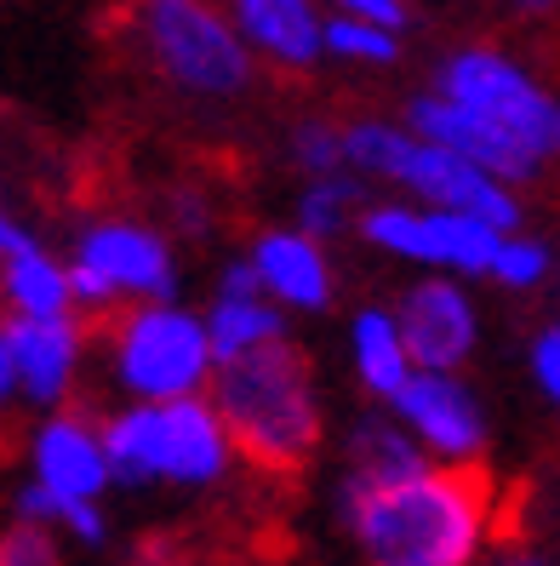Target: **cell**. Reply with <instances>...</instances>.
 Segmentation results:
<instances>
[{
	"label": "cell",
	"instance_id": "cell-34",
	"mask_svg": "<svg viewBox=\"0 0 560 566\" xmlns=\"http://www.w3.org/2000/svg\"><path fill=\"white\" fill-rule=\"evenodd\" d=\"M149 566H167V560H149Z\"/></svg>",
	"mask_w": 560,
	"mask_h": 566
},
{
	"label": "cell",
	"instance_id": "cell-23",
	"mask_svg": "<svg viewBox=\"0 0 560 566\" xmlns=\"http://www.w3.org/2000/svg\"><path fill=\"white\" fill-rule=\"evenodd\" d=\"M286 166L298 178H338L349 172V144H344V120L332 115H304L286 126Z\"/></svg>",
	"mask_w": 560,
	"mask_h": 566
},
{
	"label": "cell",
	"instance_id": "cell-15",
	"mask_svg": "<svg viewBox=\"0 0 560 566\" xmlns=\"http://www.w3.org/2000/svg\"><path fill=\"white\" fill-rule=\"evenodd\" d=\"M401 120L418 132V138H430V144H446V149H457L464 160L486 166L492 178H504V184H515V189L538 184V178L549 172V166H543L532 149H526V144H515L509 132H498L492 120L469 115L464 104H452V97H446V92H435V86H423L418 97H406Z\"/></svg>",
	"mask_w": 560,
	"mask_h": 566
},
{
	"label": "cell",
	"instance_id": "cell-10",
	"mask_svg": "<svg viewBox=\"0 0 560 566\" xmlns=\"http://www.w3.org/2000/svg\"><path fill=\"white\" fill-rule=\"evenodd\" d=\"M23 463H29V481L57 492L63 504H104L115 492V458H109L104 418H92L81 401L63 412H41L29 423Z\"/></svg>",
	"mask_w": 560,
	"mask_h": 566
},
{
	"label": "cell",
	"instance_id": "cell-3",
	"mask_svg": "<svg viewBox=\"0 0 560 566\" xmlns=\"http://www.w3.org/2000/svg\"><path fill=\"white\" fill-rule=\"evenodd\" d=\"M115 486L126 492H218L241 463V447L207 395L183 401H115L104 412Z\"/></svg>",
	"mask_w": 560,
	"mask_h": 566
},
{
	"label": "cell",
	"instance_id": "cell-14",
	"mask_svg": "<svg viewBox=\"0 0 560 566\" xmlns=\"http://www.w3.org/2000/svg\"><path fill=\"white\" fill-rule=\"evenodd\" d=\"M12 360H18V395L23 412H63L81 395V373L92 360V321L86 315H52V321H7Z\"/></svg>",
	"mask_w": 560,
	"mask_h": 566
},
{
	"label": "cell",
	"instance_id": "cell-6",
	"mask_svg": "<svg viewBox=\"0 0 560 566\" xmlns=\"http://www.w3.org/2000/svg\"><path fill=\"white\" fill-rule=\"evenodd\" d=\"M126 23L144 63L189 104H241L263 70L229 0H131Z\"/></svg>",
	"mask_w": 560,
	"mask_h": 566
},
{
	"label": "cell",
	"instance_id": "cell-21",
	"mask_svg": "<svg viewBox=\"0 0 560 566\" xmlns=\"http://www.w3.org/2000/svg\"><path fill=\"white\" fill-rule=\"evenodd\" d=\"M372 184L367 178H355V172H338V178H298V189H292V223L309 229L315 241H344L355 235V223L360 212H367V195Z\"/></svg>",
	"mask_w": 560,
	"mask_h": 566
},
{
	"label": "cell",
	"instance_id": "cell-22",
	"mask_svg": "<svg viewBox=\"0 0 560 566\" xmlns=\"http://www.w3.org/2000/svg\"><path fill=\"white\" fill-rule=\"evenodd\" d=\"M326 63H344V70H394L401 63V29L332 12L326 18Z\"/></svg>",
	"mask_w": 560,
	"mask_h": 566
},
{
	"label": "cell",
	"instance_id": "cell-12",
	"mask_svg": "<svg viewBox=\"0 0 560 566\" xmlns=\"http://www.w3.org/2000/svg\"><path fill=\"white\" fill-rule=\"evenodd\" d=\"M394 315L406 326L412 360L423 373H464L480 349V304L469 281L457 275H418L394 297Z\"/></svg>",
	"mask_w": 560,
	"mask_h": 566
},
{
	"label": "cell",
	"instance_id": "cell-17",
	"mask_svg": "<svg viewBox=\"0 0 560 566\" xmlns=\"http://www.w3.org/2000/svg\"><path fill=\"white\" fill-rule=\"evenodd\" d=\"M241 41L275 75H315L326 63V12L320 0H229Z\"/></svg>",
	"mask_w": 560,
	"mask_h": 566
},
{
	"label": "cell",
	"instance_id": "cell-29",
	"mask_svg": "<svg viewBox=\"0 0 560 566\" xmlns=\"http://www.w3.org/2000/svg\"><path fill=\"white\" fill-rule=\"evenodd\" d=\"M12 412H23V395H18V360H12V338H7V315H0V423Z\"/></svg>",
	"mask_w": 560,
	"mask_h": 566
},
{
	"label": "cell",
	"instance_id": "cell-8",
	"mask_svg": "<svg viewBox=\"0 0 560 566\" xmlns=\"http://www.w3.org/2000/svg\"><path fill=\"white\" fill-rule=\"evenodd\" d=\"M509 229L486 223L475 212L430 207L412 195H372L355 223V241L372 247L418 275H457V281H486Z\"/></svg>",
	"mask_w": 560,
	"mask_h": 566
},
{
	"label": "cell",
	"instance_id": "cell-18",
	"mask_svg": "<svg viewBox=\"0 0 560 566\" xmlns=\"http://www.w3.org/2000/svg\"><path fill=\"white\" fill-rule=\"evenodd\" d=\"M344 349H349V373H355L360 395H367L372 407H389L418 373L401 315H394V304H378V297H367V304L349 310Z\"/></svg>",
	"mask_w": 560,
	"mask_h": 566
},
{
	"label": "cell",
	"instance_id": "cell-28",
	"mask_svg": "<svg viewBox=\"0 0 560 566\" xmlns=\"http://www.w3.org/2000/svg\"><path fill=\"white\" fill-rule=\"evenodd\" d=\"M326 12H344V18H372V23H389V29H406L412 12L406 0H320Z\"/></svg>",
	"mask_w": 560,
	"mask_h": 566
},
{
	"label": "cell",
	"instance_id": "cell-2",
	"mask_svg": "<svg viewBox=\"0 0 560 566\" xmlns=\"http://www.w3.org/2000/svg\"><path fill=\"white\" fill-rule=\"evenodd\" d=\"M212 401L241 447V463H252L257 475H304L326 447L320 378L298 338L218 366Z\"/></svg>",
	"mask_w": 560,
	"mask_h": 566
},
{
	"label": "cell",
	"instance_id": "cell-9",
	"mask_svg": "<svg viewBox=\"0 0 560 566\" xmlns=\"http://www.w3.org/2000/svg\"><path fill=\"white\" fill-rule=\"evenodd\" d=\"M430 86L446 92L452 104H464L469 115L492 120L498 132H509L543 166L560 160V92L543 86L520 57H509L498 46H457L435 63Z\"/></svg>",
	"mask_w": 560,
	"mask_h": 566
},
{
	"label": "cell",
	"instance_id": "cell-30",
	"mask_svg": "<svg viewBox=\"0 0 560 566\" xmlns=\"http://www.w3.org/2000/svg\"><path fill=\"white\" fill-rule=\"evenodd\" d=\"M504 7H509L520 23H554V18H560V0H504Z\"/></svg>",
	"mask_w": 560,
	"mask_h": 566
},
{
	"label": "cell",
	"instance_id": "cell-26",
	"mask_svg": "<svg viewBox=\"0 0 560 566\" xmlns=\"http://www.w3.org/2000/svg\"><path fill=\"white\" fill-rule=\"evenodd\" d=\"M63 549H70V538L41 521L7 515V526H0V566H63Z\"/></svg>",
	"mask_w": 560,
	"mask_h": 566
},
{
	"label": "cell",
	"instance_id": "cell-7",
	"mask_svg": "<svg viewBox=\"0 0 560 566\" xmlns=\"http://www.w3.org/2000/svg\"><path fill=\"white\" fill-rule=\"evenodd\" d=\"M63 258H70L75 304L86 321H104L126 304H149V297H178V241L160 218L92 212L75 223Z\"/></svg>",
	"mask_w": 560,
	"mask_h": 566
},
{
	"label": "cell",
	"instance_id": "cell-16",
	"mask_svg": "<svg viewBox=\"0 0 560 566\" xmlns=\"http://www.w3.org/2000/svg\"><path fill=\"white\" fill-rule=\"evenodd\" d=\"M201 315H207V332H212L218 366L246 360V355H257V349H275V344L292 338V315L257 286L246 252H241V258H229L223 270H218L212 297L201 304Z\"/></svg>",
	"mask_w": 560,
	"mask_h": 566
},
{
	"label": "cell",
	"instance_id": "cell-33",
	"mask_svg": "<svg viewBox=\"0 0 560 566\" xmlns=\"http://www.w3.org/2000/svg\"><path fill=\"white\" fill-rule=\"evenodd\" d=\"M549 292H554V297H560V258H554V281H549Z\"/></svg>",
	"mask_w": 560,
	"mask_h": 566
},
{
	"label": "cell",
	"instance_id": "cell-25",
	"mask_svg": "<svg viewBox=\"0 0 560 566\" xmlns=\"http://www.w3.org/2000/svg\"><path fill=\"white\" fill-rule=\"evenodd\" d=\"M160 223L172 229V241H189V247H207V241H218V201L201 189V184H178L172 195H167V212H160Z\"/></svg>",
	"mask_w": 560,
	"mask_h": 566
},
{
	"label": "cell",
	"instance_id": "cell-13",
	"mask_svg": "<svg viewBox=\"0 0 560 566\" xmlns=\"http://www.w3.org/2000/svg\"><path fill=\"white\" fill-rule=\"evenodd\" d=\"M246 263L257 286L298 321V315H326L338 304V263L332 247L315 241L298 223H257L246 235Z\"/></svg>",
	"mask_w": 560,
	"mask_h": 566
},
{
	"label": "cell",
	"instance_id": "cell-4",
	"mask_svg": "<svg viewBox=\"0 0 560 566\" xmlns=\"http://www.w3.org/2000/svg\"><path fill=\"white\" fill-rule=\"evenodd\" d=\"M344 144H349V172L389 189V195H412V201H430V207L475 212V218L498 223V229H526V201H520L515 184L492 178L486 166L464 160L446 144L418 138L406 120L349 115Z\"/></svg>",
	"mask_w": 560,
	"mask_h": 566
},
{
	"label": "cell",
	"instance_id": "cell-31",
	"mask_svg": "<svg viewBox=\"0 0 560 566\" xmlns=\"http://www.w3.org/2000/svg\"><path fill=\"white\" fill-rule=\"evenodd\" d=\"M18 229H23V223H18V218H12L7 207H0V252H7V247H12V235H18Z\"/></svg>",
	"mask_w": 560,
	"mask_h": 566
},
{
	"label": "cell",
	"instance_id": "cell-20",
	"mask_svg": "<svg viewBox=\"0 0 560 566\" xmlns=\"http://www.w3.org/2000/svg\"><path fill=\"white\" fill-rule=\"evenodd\" d=\"M430 463V452H423L412 441V429L394 418L389 407H372L360 412L344 441H338V481L349 486H372V481H394V475H412Z\"/></svg>",
	"mask_w": 560,
	"mask_h": 566
},
{
	"label": "cell",
	"instance_id": "cell-24",
	"mask_svg": "<svg viewBox=\"0 0 560 566\" xmlns=\"http://www.w3.org/2000/svg\"><path fill=\"white\" fill-rule=\"evenodd\" d=\"M554 247L543 235H526V229H509L498 258H492V275L486 286H498V292H543L554 281Z\"/></svg>",
	"mask_w": 560,
	"mask_h": 566
},
{
	"label": "cell",
	"instance_id": "cell-19",
	"mask_svg": "<svg viewBox=\"0 0 560 566\" xmlns=\"http://www.w3.org/2000/svg\"><path fill=\"white\" fill-rule=\"evenodd\" d=\"M0 315L7 321H52V315H81L70 258L52 252L41 235L18 229L12 247L0 252Z\"/></svg>",
	"mask_w": 560,
	"mask_h": 566
},
{
	"label": "cell",
	"instance_id": "cell-1",
	"mask_svg": "<svg viewBox=\"0 0 560 566\" xmlns=\"http://www.w3.org/2000/svg\"><path fill=\"white\" fill-rule=\"evenodd\" d=\"M332 510L360 566H480L498 497L480 463H423L412 475L349 486L332 481Z\"/></svg>",
	"mask_w": 560,
	"mask_h": 566
},
{
	"label": "cell",
	"instance_id": "cell-27",
	"mask_svg": "<svg viewBox=\"0 0 560 566\" xmlns=\"http://www.w3.org/2000/svg\"><path fill=\"white\" fill-rule=\"evenodd\" d=\"M526 373H532L543 401L560 412V315L532 332V344H526Z\"/></svg>",
	"mask_w": 560,
	"mask_h": 566
},
{
	"label": "cell",
	"instance_id": "cell-32",
	"mask_svg": "<svg viewBox=\"0 0 560 566\" xmlns=\"http://www.w3.org/2000/svg\"><path fill=\"white\" fill-rule=\"evenodd\" d=\"M492 566H543V560H538V555H498Z\"/></svg>",
	"mask_w": 560,
	"mask_h": 566
},
{
	"label": "cell",
	"instance_id": "cell-11",
	"mask_svg": "<svg viewBox=\"0 0 560 566\" xmlns=\"http://www.w3.org/2000/svg\"><path fill=\"white\" fill-rule=\"evenodd\" d=\"M389 412L412 429V441L435 463H480L492 441L486 401L464 373H412V384L389 401Z\"/></svg>",
	"mask_w": 560,
	"mask_h": 566
},
{
	"label": "cell",
	"instance_id": "cell-5",
	"mask_svg": "<svg viewBox=\"0 0 560 566\" xmlns=\"http://www.w3.org/2000/svg\"><path fill=\"white\" fill-rule=\"evenodd\" d=\"M92 355L115 401H183L218 378V349L207 315L183 297H149L92 321Z\"/></svg>",
	"mask_w": 560,
	"mask_h": 566
}]
</instances>
